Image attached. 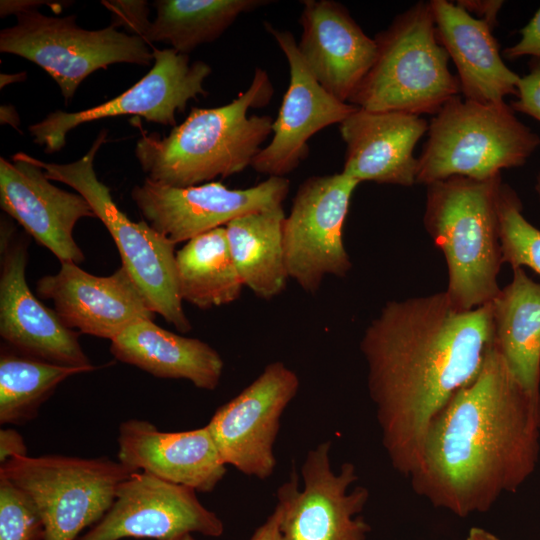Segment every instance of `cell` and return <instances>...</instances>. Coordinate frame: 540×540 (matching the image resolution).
I'll return each mask as SVG.
<instances>
[{
	"label": "cell",
	"mask_w": 540,
	"mask_h": 540,
	"mask_svg": "<svg viewBox=\"0 0 540 540\" xmlns=\"http://www.w3.org/2000/svg\"><path fill=\"white\" fill-rule=\"evenodd\" d=\"M263 0H157L156 17L146 42H164L187 54L219 38L243 13L268 4Z\"/></svg>",
	"instance_id": "obj_28"
},
{
	"label": "cell",
	"mask_w": 540,
	"mask_h": 540,
	"mask_svg": "<svg viewBox=\"0 0 540 540\" xmlns=\"http://www.w3.org/2000/svg\"><path fill=\"white\" fill-rule=\"evenodd\" d=\"M0 206L10 218L60 262L81 263L85 256L73 238L76 223L96 217L79 193L58 188L31 156L18 152L0 158Z\"/></svg>",
	"instance_id": "obj_18"
},
{
	"label": "cell",
	"mask_w": 540,
	"mask_h": 540,
	"mask_svg": "<svg viewBox=\"0 0 540 540\" xmlns=\"http://www.w3.org/2000/svg\"><path fill=\"white\" fill-rule=\"evenodd\" d=\"M112 13L114 27H124L130 34L146 41L151 23L148 19L149 9L143 0H114L101 2Z\"/></svg>",
	"instance_id": "obj_32"
},
{
	"label": "cell",
	"mask_w": 540,
	"mask_h": 540,
	"mask_svg": "<svg viewBox=\"0 0 540 540\" xmlns=\"http://www.w3.org/2000/svg\"><path fill=\"white\" fill-rule=\"evenodd\" d=\"M27 456V446L22 435L12 428L0 430V464L13 457Z\"/></svg>",
	"instance_id": "obj_36"
},
{
	"label": "cell",
	"mask_w": 540,
	"mask_h": 540,
	"mask_svg": "<svg viewBox=\"0 0 540 540\" xmlns=\"http://www.w3.org/2000/svg\"><path fill=\"white\" fill-rule=\"evenodd\" d=\"M280 517V508L276 505L273 512L254 531L249 540H281Z\"/></svg>",
	"instance_id": "obj_38"
},
{
	"label": "cell",
	"mask_w": 540,
	"mask_h": 540,
	"mask_svg": "<svg viewBox=\"0 0 540 540\" xmlns=\"http://www.w3.org/2000/svg\"><path fill=\"white\" fill-rule=\"evenodd\" d=\"M107 130L99 132L80 159L64 164L49 163L31 156L50 180L64 183L82 195L111 234L128 272L148 306L179 332L191 330L179 293L175 244L147 222H134L122 212L94 169L95 155L107 141Z\"/></svg>",
	"instance_id": "obj_7"
},
{
	"label": "cell",
	"mask_w": 540,
	"mask_h": 540,
	"mask_svg": "<svg viewBox=\"0 0 540 540\" xmlns=\"http://www.w3.org/2000/svg\"><path fill=\"white\" fill-rule=\"evenodd\" d=\"M494 342L522 387L540 394V284L522 267L492 301Z\"/></svg>",
	"instance_id": "obj_25"
},
{
	"label": "cell",
	"mask_w": 540,
	"mask_h": 540,
	"mask_svg": "<svg viewBox=\"0 0 540 540\" xmlns=\"http://www.w3.org/2000/svg\"><path fill=\"white\" fill-rule=\"evenodd\" d=\"M466 540H501L494 534L478 527L470 529Z\"/></svg>",
	"instance_id": "obj_40"
},
{
	"label": "cell",
	"mask_w": 540,
	"mask_h": 540,
	"mask_svg": "<svg viewBox=\"0 0 540 540\" xmlns=\"http://www.w3.org/2000/svg\"><path fill=\"white\" fill-rule=\"evenodd\" d=\"M505 102L484 104L456 96L433 115L418 159L416 183L451 177L487 180L522 166L540 137Z\"/></svg>",
	"instance_id": "obj_6"
},
{
	"label": "cell",
	"mask_w": 540,
	"mask_h": 540,
	"mask_svg": "<svg viewBox=\"0 0 540 540\" xmlns=\"http://www.w3.org/2000/svg\"><path fill=\"white\" fill-rule=\"evenodd\" d=\"M428 126L419 115L358 107L339 124L346 143L342 173L359 183L416 184L418 159L413 151Z\"/></svg>",
	"instance_id": "obj_22"
},
{
	"label": "cell",
	"mask_w": 540,
	"mask_h": 540,
	"mask_svg": "<svg viewBox=\"0 0 540 540\" xmlns=\"http://www.w3.org/2000/svg\"><path fill=\"white\" fill-rule=\"evenodd\" d=\"M264 25L288 61L290 81L273 122L272 140L254 157L251 167L269 177H284L306 158L307 142L314 134L340 124L358 107L340 101L320 85L305 66L289 31L279 30L268 22Z\"/></svg>",
	"instance_id": "obj_17"
},
{
	"label": "cell",
	"mask_w": 540,
	"mask_h": 540,
	"mask_svg": "<svg viewBox=\"0 0 540 540\" xmlns=\"http://www.w3.org/2000/svg\"><path fill=\"white\" fill-rule=\"evenodd\" d=\"M537 180L540 195V175ZM498 216L503 263H509L513 269L527 266L540 275V230L524 218L519 197L503 182L498 196Z\"/></svg>",
	"instance_id": "obj_30"
},
{
	"label": "cell",
	"mask_w": 540,
	"mask_h": 540,
	"mask_svg": "<svg viewBox=\"0 0 540 540\" xmlns=\"http://www.w3.org/2000/svg\"><path fill=\"white\" fill-rule=\"evenodd\" d=\"M36 293L53 301L70 329L110 341L130 324L155 314L123 267L110 276H95L73 262H61L56 274L37 281Z\"/></svg>",
	"instance_id": "obj_19"
},
{
	"label": "cell",
	"mask_w": 540,
	"mask_h": 540,
	"mask_svg": "<svg viewBox=\"0 0 540 540\" xmlns=\"http://www.w3.org/2000/svg\"><path fill=\"white\" fill-rule=\"evenodd\" d=\"M539 440L540 394L522 387L493 342L476 378L431 422L411 485L457 516L486 512L534 472Z\"/></svg>",
	"instance_id": "obj_2"
},
{
	"label": "cell",
	"mask_w": 540,
	"mask_h": 540,
	"mask_svg": "<svg viewBox=\"0 0 540 540\" xmlns=\"http://www.w3.org/2000/svg\"><path fill=\"white\" fill-rule=\"evenodd\" d=\"M27 238L5 216L0 222V335L6 346L27 357L69 366L93 368L79 343V332L67 327L26 282Z\"/></svg>",
	"instance_id": "obj_14"
},
{
	"label": "cell",
	"mask_w": 540,
	"mask_h": 540,
	"mask_svg": "<svg viewBox=\"0 0 540 540\" xmlns=\"http://www.w3.org/2000/svg\"><path fill=\"white\" fill-rule=\"evenodd\" d=\"M376 59L348 103L370 111L435 115L459 96L460 83L448 67L429 2L399 14L375 38Z\"/></svg>",
	"instance_id": "obj_5"
},
{
	"label": "cell",
	"mask_w": 540,
	"mask_h": 540,
	"mask_svg": "<svg viewBox=\"0 0 540 540\" xmlns=\"http://www.w3.org/2000/svg\"><path fill=\"white\" fill-rule=\"evenodd\" d=\"M133 472L107 457L60 454L13 457L0 464V476L36 504L44 522V540H76L105 515L118 486Z\"/></svg>",
	"instance_id": "obj_8"
},
{
	"label": "cell",
	"mask_w": 540,
	"mask_h": 540,
	"mask_svg": "<svg viewBox=\"0 0 540 540\" xmlns=\"http://www.w3.org/2000/svg\"><path fill=\"white\" fill-rule=\"evenodd\" d=\"M501 175L487 180L451 177L427 185L424 225L444 254L451 304L472 310L500 292L502 261L498 196Z\"/></svg>",
	"instance_id": "obj_4"
},
{
	"label": "cell",
	"mask_w": 540,
	"mask_h": 540,
	"mask_svg": "<svg viewBox=\"0 0 540 540\" xmlns=\"http://www.w3.org/2000/svg\"><path fill=\"white\" fill-rule=\"evenodd\" d=\"M176 271L182 301L203 310L234 302L244 287L225 227L187 241L176 253Z\"/></svg>",
	"instance_id": "obj_27"
},
{
	"label": "cell",
	"mask_w": 540,
	"mask_h": 540,
	"mask_svg": "<svg viewBox=\"0 0 540 540\" xmlns=\"http://www.w3.org/2000/svg\"><path fill=\"white\" fill-rule=\"evenodd\" d=\"M42 516L32 498L0 476V540H44Z\"/></svg>",
	"instance_id": "obj_31"
},
{
	"label": "cell",
	"mask_w": 540,
	"mask_h": 540,
	"mask_svg": "<svg viewBox=\"0 0 540 540\" xmlns=\"http://www.w3.org/2000/svg\"><path fill=\"white\" fill-rule=\"evenodd\" d=\"M521 39L504 50L507 59L514 60L523 56L540 59V8L521 30Z\"/></svg>",
	"instance_id": "obj_34"
},
{
	"label": "cell",
	"mask_w": 540,
	"mask_h": 540,
	"mask_svg": "<svg viewBox=\"0 0 540 540\" xmlns=\"http://www.w3.org/2000/svg\"><path fill=\"white\" fill-rule=\"evenodd\" d=\"M494 342L492 302L455 308L446 292L389 301L360 343L383 448L412 477L435 416L478 375Z\"/></svg>",
	"instance_id": "obj_1"
},
{
	"label": "cell",
	"mask_w": 540,
	"mask_h": 540,
	"mask_svg": "<svg viewBox=\"0 0 540 540\" xmlns=\"http://www.w3.org/2000/svg\"><path fill=\"white\" fill-rule=\"evenodd\" d=\"M117 443L123 464L196 492L213 491L226 473L207 425L163 432L151 422L129 419L120 424Z\"/></svg>",
	"instance_id": "obj_21"
},
{
	"label": "cell",
	"mask_w": 540,
	"mask_h": 540,
	"mask_svg": "<svg viewBox=\"0 0 540 540\" xmlns=\"http://www.w3.org/2000/svg\"><path fill=\"white\" fill-rule=\"evenodd\" d=\"M27 74L26 72H20V73H14V74H1L0 75V88L17 83L22 82L26 79Z\"/></svg>",
	"instance_id": "obj_41"
},
{
	"label": "cell",
	"mask_w": 540,
	"mask_h": 540,
	"mask_svg": "<svg viewBox=\"0 0 540 540\" xmlns=\"http://www.w3.org/2000/svg\"><path fill=\"white\" fill-rule=\"evenodd\" d=\"M153 55L150 71L117 97L77 112L56 110L30 125L34 143L46 153H54L65 146L67 134L81 124L124 115L175 127L176 112H184L191 99L207 95L203 84L212 69L200 60L190 63L187 54L172 48H154Z\"/></svg>",
	"instance_id": "obj_12"
},
{
	"label": "cell",
	"mask_w": 540,
	"mask_h": 540,
	"mask_svg": "<svg viewBox=\"0 0 540 540\" xmlns=\"http://www.w3.org/2000/svg\"><path fill=\"white\" fill-rule=\"evenodd\" d=\"M516 96L511 108L540 121V59H533L529 73L520 77Z\"/></svg>",
	"instance_id": "obj_33"
},
{
	"label": "cell",
	"mask_w": 540,
	"mask_h": 540,
	"mask_svg": "<svg viewBox=\"0 0 540 540\" xmlns=\"http://www.w3.org/2000/svg\"><path fill=\"white\" fill-rule=\"evenodd\" d=\"M302 4L297 47L303 62L327 92L348 102L376 59V41L342 4L331 0Z\"/></svg>",
	"instance_id": "obj_20"
},
{
	"label": "cell",
	"mask_w": 540,
	"mask_h": 540,
	"mask_svg": "<svg viewBox=\"0 0 540 540\" xmlns=\"http://www.w3.org/2000/svg\"><path fill=\"white\" fill-rule=\"evenodd\" d=\"M289 186L287 178L275 176L245 189L212 181L173 187L146 178L131 198L148 224L176 245L240 216L282 206Z\"/></svg>",
	"instance_id": "obj_15"
},
{
	"label": "cell",
	"mask_w": 540,
	"mask_h": 540,
	"mask_svg": "<svg viewBox=\"0 0 540 540\" xmlns=\"http://www.w3.org/2000/svg\"><path fill=\"white\" fill-rule=\"evenodd\" d=\"M285 217L278 206L240 216L224 226L243 285L263 299L282 293L289 279L283 249Z\"/></svg>",
	"instance_id": "obj_26"
},
{
	"label": "cell",
	"mask_w": 540,
	"mask_h": 540,
	"mask_svg": "<svg viewBox=\"0 0 540 540\" xmlns=\"http://www.w3.org/2000/svg\"><path fill=\"white\" fill-rule=\"evenodd\" d=\"M110 351L155 377L186 379L208 391L217 388L224 368L219 353L206 342L163 329L153 319L130 324L111 340Z\"/></svg>",
	"instance_id": "obj_24"
},
{
	"label": "cell",
	"mask_w": 540,
	"mask_h": 540,
	"mask_svg": "<svg viewBox=\"0 0 540 540\" xmlns=\"http://www.w3.org/2000/svg\"><path fill=\"white\" fill-rule=\"evenodd\" d=\"M166 540H195V539L192 536V534H184V535H179V536H176V537H173V538H170V539H166Z\"/></svg>",
	"instance_id": "obj_42"
},
{
	"label": "cell",
	"mask_w": 540,
	"mask_h": 540,
	"mask_svg": "<svg viewBox=\"0 0 540 540\" xmlns=\"http://www.w3.org/2000/svg\"><path fill=\"white\" fill-rule=\"evenodd\" d=\"M273 85L262 68H256L249 87L230 103L214 108L193 107L188 117L167 136L142 133L135 156L150 180L189 187L216 177H228L251 166L272 133L269 115H248L266 106Z\"/></svg>",
	"instance_id": "obj_3"
},
{
	"label": "cell",
	"mask_w": 540,
	"mask_h": 540,
	"mask_svg": "<svg viewBox=\"0 0 540 540\" xmlns=\"http://www.w3.org/2000/svg\"><path fill=\"white\" fill-rule=\"evenodd\" d=\"M15 25L0 32V51L23 57L45 70L68 104L90 74L116 63L148 66L153 50L141 37L113 25L87 30L76 15L50 17L37 10L16 14Z\"/></svg>",
	"instance_id": "obj_9"
},
{
	"label": "cell",
	"mask_w": 540,
	"mask_h": 540,
	"mask_svg": "<svg viewBox=\"0 0 540 540\" xmlns=\"http://www.w3.org/2000/svg\"><path fill=\"white\" fill-rule=\"evenodd\" d=\"M92 370L27 357L5 345L0 354V423H28L62 381Z\"/></svg>",
	"instance_id": "obj_29"
},
{
	"label": "cell",
	"mask_w": 540,
	"mask_h": 540,
	"mask_svg": "<svg viewBox=\"0 0 540 540\" xmlns=\"http://www.w3.org/2000/svg\"><path fill=\"white\" fill-rule=\"evenodd\" d=\"M439 42L453 60L464 99L503 103L517 95L520 76L504 63L489 25L446 0L429 1Z\"/></svg>",
	"instance_id": "obj_23"
},
{
	"label": "cell",
	"mask_w": 540,
	"mask_h": 540,
	"mask_svg": "<svg viewBox=\"0 0 540 540\" xmlns=\"http://www.w3.org/2000/svg\"><path fill=\"white\" fill-rule=\"evenodd\" d=\"M0 121L1 124H8L17 130L20 124L19 116L15 108L11 105L1 106Z\"/></svg>",
	"instance_id": "obj_39"
},
{
	"label": "cell",
	"mask_w": 540,
	"mask_h": 540,
	"mask_svg": "<svg viewBox=\"0 0 540 540\" xmlns=\"http://www.w3.org/2000/svg\"><path fill=\"white\" fill-rule=\"evenodd\" d=\"M299 386L292 369L283 362H272L214 412L207 426L226 465L260 480L273 474L280 419Z\"/></svg>",
	"instance_id": "obj_13"
},
{
	"label": "cell",
	"mask_w": 540,
	"mask_h": 540,
	"mask_svg": "<svg viewBox=\"0 0 540 540\" xmlns=\"http://www.w3.org/2000/svg\"><path fill=\"white\" fill-rule=\"evenodd\" d=\"M223 532L222 520L194 489L136 471L120 483L105 515L76 540H166L192 533L220 537Z\"/></svg>",
	"instance_id": "obj_16"
},
{
	"label": "cell",
	"mask_w": 540,
	"mask_h": 540,
	"mask_svg": "<svg viewBox=\"0 0 540 540\" xmlns=\"http://www.w3.org/2000/svg\"><path fill=\"white\" fill-rule=\"evenodd\" d=\"M359 182L340 172L306 179L283 223V249L289 278L316 293L325 276L345 277L352 264L343 227Z\"/></svg>",
	"instance_id": "obj_11"
},
{
	"label": "cell",
	"mask_w": 540,
	"mask_h": 540,
	"mask_svg": "<svg viewBox=\"0 0 540 540\" xmlns=\"http://www.w3.org/2000/svg\"><path fill=\"white\" fill-rule=\"evenodd\" d=\"M331 442L310 449L301 467L303 488L295 469L277 490L281 540H366L370 526L359 514L369 499L353 463L336 473L330 464Z\"/></svg>",
	"instance_id": "obj_10"
},
{
	"label": "cell",
	"mask_w": 540,
	"mask_h": 540,
	"mask_svg": "<svg viewBox=\"0 0 540 540\" xmlns=\"http://www.w3.org/2000/svg\"><path fill=\"white\" fill-rule=\"evenodd\" d=\"M503 1L500 0H460L456 4L469 14L480 16V20L486 22L493 30L497 24V15Z\"/></svg>",
	"instance_id": "obj_35"
},
{
	"label": "cell",
	"mask_w": 540,
	"mask_h": 540,
	"mask_svg": "<svg viewBox=\"0 0 540 540\" xmlns=\"http://www.w3.org/2000/svg\"><path fill=\"white\" fill-rule=\"evenodd\" d=\"M62 3L59 1H45V0H1L0 2V16L6 17L10 14H18L23 11L36 10V8L42 5H48L53 10H61Z\"/></svg>",
	"instance_id": "obj_37"
}]
</instances>
